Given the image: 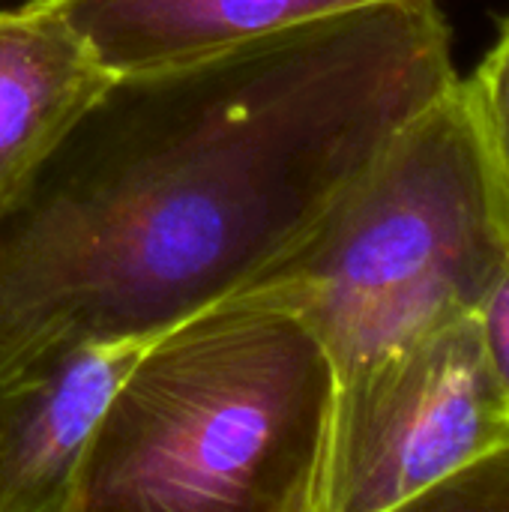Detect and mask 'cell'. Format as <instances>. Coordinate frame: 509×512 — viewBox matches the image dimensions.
Returning a JSON list of instances; mask_svg holds the SVG:
<instances>
[{
    "mask_svg": "<svg viewBox=\"0 0 509 512\" xmlns=\"http://www.w3.org/2000/svg\"><path fill=\"white\" fill-rule=\"evenodd\" d=\"M456 81L438 0L114 75L0 213V369L237 297Z\"/></svg>",
    "mask_w": 509,
    "mask_h": 512,
    "instance_id": "6da1fadb",
    "label": "cell"
},
{
    "mask_svg": "<svg viewBox=\"0 0 509 512\" xmlns=\"http://www.w3.org/2000/svg\"><path fill=\"white\" fill-rule=\"evenodd\" d=\"M333 405V363L300 318L225 300L147 339L75 512H318Z\"/></svg>",
    "mask_w": 509,
    "mask_h": 512,
    "instance_id": "7a4b0ae2",
    "label": "cell"
},
{
    "mask_svg": "<svg viewBox=\"0 0 509 512\" xmlns=\"http://www.w3.org/2000/svg\"><path fill=\"white\" fill-rule=\"evenodd\" d=\"M507 261V192L459 78L291 255L231 300L300 318L339 387L477 312Z\"/></svg>",
    "mask_w": 509,
    "mask_h": 512,
    "instance_id": "3957f363",
    "label": "cell"
},
{
    "mask_svg": "<svg viewBox=\"0 0 509 512\" xmlns=\"http://www.w3.org/2000/svg\"><path fill=\"white\" fill-rule=\"evenodd\" d=\"M509 444V396L477 312L444 321L336 387L318 512L411 510L462 465Z\"/></svg>",
    "mask_w": 509,
    "mask_h": 512,
    "instance_id": "277c9868",
    "label": "cell"
},
{
    "mask_svg": "<svg viewBox=\"0 0 509 512\" xmlns=\"http://www.w3.org/2000/svg\"><path fill=\"white\" fill-rule=\"evenodd\" d=\"M144 345L60 342L0 369V512H75L90 438Z\"/></svg>",
    "mask_w": 509,
    "mask_h": 512,
    "instance_id": "5b68a950",
    "label": "cell"
},
{
    "mask_svg": "<svg viewBox=\"0 0 509 512\" xmlns=\"http://www.w3.org/2000/svg\"><path fill=\"white\" fill-rule=\"evenodd\" d=\"M57 12L111 75L186 63L384 0H33Z\"/></svg>",
    "mask_w": 509,
    "mask_h": 512,
    "instance_id": "8992f818",
    "label": "cell"
},
{
    "mask_svg": "<svg viewBox=\"0 0 509 512\" xmlns=\"http://www.w3.org/2000/svg\"><path fill=\"white\" fill-rule=\"evenodd\" d=\"M111 78L48 6L0 12V213Z\"/></svg>",
    "mask_w": 509,
    "mask_h": 512,
    "instance_id": "52a82bcc",
    "label": "cell"
},
{
    "mask_svg": "<svg viewBox=\"0 0 509 512\" xmlns=\"http://www.w3.org/2000/svg\"><path fill=\"white\" fill-rule=\"evenodd\" d=\"M462 81L471 93L486 147L509 201V18L501 21V36L486 51L477 72Z\"/></svg>",
    "mask_w": 509,
    "mask_h": 512,
    "instance_id": "ba28073f",
    "label": "cell"
},
{
    "mask_svg": "<svg viewBox=\"0 0 509 512\" xmlns=\"http://www.w3.org/2000/svg\"><path fill=\"white\" fill-rule=\"evenodd\" d=\"M411 510H509V444L462 465L447 480L432 486Z\"/></svg>",
    "mask_w": 509,
    "mask_h": 512,
    "instance_id": "9c48e42d",
    "label": "cell"
},
{
    "mask_svg": "<svg viewBox=\"0 0 509 512\" xmlns=\"http://www.w3.org/2000/svg\"><path fill=\"white\" fill-rule=\"evenodd\" d=\"M477 324L489 366L509 396V261L495 279V285L489 288V294L483 297L477 309Z\"/></svg>",
    "mask_w": 509,
    "mask_h": 512,
    "instance_id": "30bf717a",
    "label": "cell"
}]
</instances>
